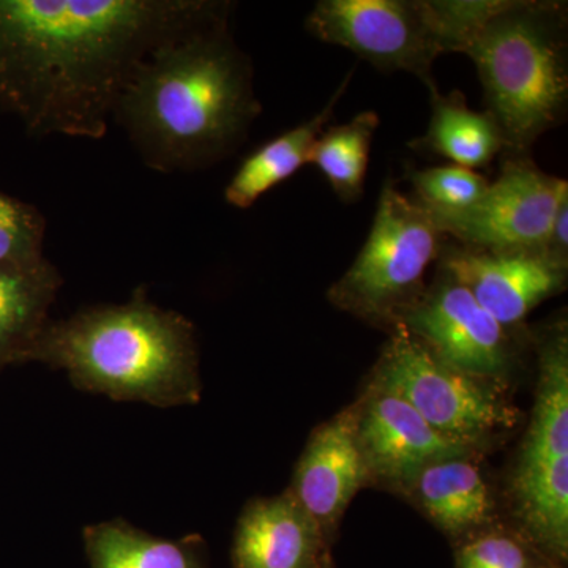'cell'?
I'll return each instance as SVG.
<instances>
[{"mask_svg":"<svg viewBox=\"0 0 568 568\" xmlns=\"http://www.w3.org/2000/svg\"><path fill=\"white\" fill-rule=\"evenodd\" d=\"M457 568H534L540 562L523 537L504 530L470 536L457 549Z\"/></svg>","mask_w":568,"mask_h":568,"instance_id":"obj_23","label":"cell"},{"mask_svg":"<svg viewBox=\"0 0 568 568\" xmlns=\"http://www.w3.org/2000/svg\"><path fill=\"white\" fill-rule=\"evenodd\" d=\"M536 406L517 470L568 462V332L558 323L547 332L538 355Z\"/></svg>","mask_w":568,"mask_h":568,"instance_id":"obj_15","label":"cell"},{"mask_svg":"<svg viewBox=\"0 0 568 568\" xmlns=\"http://www.w3.org/2000/svg\"><path fill=\"white\" fill-rule=\"evenodd\" d=\"M407 178L416 193L414 201L435 213L465 211L484 196L489 185L484 175L457 164L409 170Z\"/></svg>","mask_w":568,"mask_h":568,"instance_id":"obj_21","label":"cell"},{"mask_svg":"<svg viewBox=\"0 0 568 568\" xmlns=\"http://www.w3.org/2000/svg\"><path fill=\"white\" fill-rule=\"evenodd\" d=\"M62 276L47 257L29 264L0 265V366L32 362L50 325V308Z\"/></svg>","mask_w":568,"mask_h":568,"instance_id":"obj_14","label":"cell"},{"mask_svg":"<svg viewBox=\"0 0 568 568\" xmlns=\"http://www.w3.org/2000/svg\"><path fill=\"white\" fill-rule=\"evenodd\" d=\"M320 568H331V567H328L327 559H324V560H323V564H321V567H320Z\"/></svg>","mask_w":568,"mask_h":568,"instance_id":"obj_26","label":"cell"},{"mask_svg":"<svg viewBox=\"0 0 568 568\" xmlns=\"http://www.w3.org/2000/svg\"><path fill=\"white\" fill-rule=\"evenodd\" d=\"M373 384L402 396L437 432L473 447L514 426L517 417L497 390V381L444 364L399 324L384 346Z\"/></svg>","mask_w":568,"mask_h":568,"instance_id":"obj_6","label":"cell"},{"mask_svg":"<svg viewBox=\"0 0 568 568\" xmlns=\"http://www.w3.org/2000/svg\"><path fill=\"white\" fill-rule=\"evenodd\" d=\"M233 11L153 50L115 103L112 121L156 173H194L223 162L263 111L252 59L231 32Z\"/></svg>","mask_w":568,"mask_h":568,"instance_id":"obj_2","label":"cell"},{"mask_svg":"<svg viewBox=\"0 0 568 568\" xmlns=\"http://www.w3.org/2000/svg\"><path fill=\"white\" fill-rule=\"evenodd\" d=\"M47 220L36 207L0 192V265L43 260Z\"/></svg>","mask_w":568,"mask_h":568,"instance_id":"obj_22","label":"cell"},{"mask_svg":"<svg viewBox=\"0 0 568 568\" xmlns=\"http://www.w3.org/2000/svg\"><path fill=\"white\" fill-rule=\"evenodd\" d=\"M432 106L428 130L410 142V149L443 156L473 171L488 166L506 149L495 119L487 111L470 110L465 93L437 92L432 97Z\"/></svg>","mask_w":568,"mask_h":568,"instance_id":"obj_18","label":"cell"},{"mask_svg":"<svg viewBox=\"0 0 568 568\" xmlns=\"http://www.w3.org/2000/svg\"><path fill=\"white\" fill-rule=\"evenodd\" d=\"M476 65L485 111L503 133L506 156H530L534 144L566 121V2L503 0L462 50Z\"/></svg>","mask_w":568,"mask_h":568,"instance_id":"obj_4","label":"cell"},{"mask_svg":"<svg viewBox=\"0 0 568 568\" xmlns=\"http://www.w3.org/2000/svg\"><path fill=\"white\" fill-rule=\"evenodd\" d=\"M91 568H209L204 538L149 536L123 519L88 526L82 532Z\"/></svg>","mask_w":568,"mask_h":568,"instance_id":"obj_19","label":"cell"},{"mask_svg":"<svg viewBox=\"0 0 568 568\" xmlns=\"http://www.w3.org/2000/svg\"><path fill=\"white\" fill-rule=\"evenodd\" d=\"M439 261V271L463 284L506 328L567 286L568 264L544 248L489 252L446 242Z\"/></svg>","mask_w":568,"mask_h":568,"instance_id":"obj_10","label":"cell"},{"mask_svg":"<svg viewBox=\"0 0 568 568\" xmlns=\"http://www.w3.org/2000/svg\"><path fill=\"white\" fill-rule=\"evenodd\" d=\"M353 74L354 70H351L328 103L316 115L265 142L246 156L224 189V200L227 204L246 211L265 193L293 178L308 163L313 144L334 115L336 104L349 88Z\"/></svg>","mask_w":568,"mask_h":568,"instance_id":"obj_17","label":"cell"},{"mask_svg":"<svg viewBox=\"0 0 568 568\" xmlns=\"http://www.w3.org/2000/svg\"><path fill=\"white\" fill-rule=\"evenodd\" d=\"M444 245L446 235L432 213L387 181L368 239L328 298L369 323L395 327L424 294L426 271L439 260Z\"/></svg>","mask_w":568,"mask_h":568,"instance_id":"obj_5","label":"cell"},{"mask_svg":"<svg viewBox=\"0 0 568 568\" xmlns=\"http://www.w3.org/2000/svg\"><path fill=\"white\" fill-rule=\"evenodd\" d=\"M306 31L342 47L381 71H406L439 92L433 67L448 52L432 0H321Z\"/></svg>","mask_w":568,"mask_h":568,"instance_id":"obj_7","label":"cell"},{"mask_svg":"<svg viewBox=\"0 0 568 568\" xmlns=\"http://www.w3.org/2000/svg\"><path fill=\"white\" fill-rule=\"evenodd\" d=\"M325 537L293 493L254 499L235 529L234 568H320Z\"/></svg>","mask_w":568,"mask_h":568,"instance_id":"obj_13","label":"cell"},{"mask_svg":"<svg viewBox=\"0 0 568 568\" xmlns=\"http://www.w3.org/2000/svg\"><path fill=\"white\" fill-rule=\"evenodd\" d=\"M379 115L364 111L353 121L325 130L313 144L308 163L315 164L343 203H355L365 193L369 153Z\"/></svg>","mask_w":568,"mask_h":568,"instance_id":"obj_20","label":"cell"},{"mask_svg":"<svg viewBox=\"0 0 568 568\" xmlns=\"http://www.w3.org/2000/svg\"><path fill=\"white\" fill-rule=\"evenodd\" d=\"M406 488L433 523L450 536H473L491 521V491L469 455L425 466Z\"/></svg>","mask_w":568,"mask_h":568,"instance_id":"obj_16","label":"cell"},{"mask_svg":"<svg viewBox=\"0 0 568 568\" xmlns=\"http://www.w3.org/2000/svg\"><path fill=\"white\" fill-rule=\"evenodd\" d=\"M398 324L439 361L466 375L499 383L510 362L507 328L444 272L402 313Z\"/></svg>","mask_w":568,"mask_h":568,"instance_id":"obj_9","label":"cell"},{"mask_svg":"<svg viewBox=\"0 0 568 568\" xmlns=\"http://www.w3.org/2000/svg\"><path fill=\"white\" fill-rule=\"evenodd\" d=\"M506 159L476 204L459 212L428 211L446 237L489 252L544 248L568 183L544 173L530 156Z\"/></svg>","mask_w":568,"mask_h":568,"instance_id":"obj_8","label":"cell"},{"mask_svg":"<svg viewBox=\"0 0 568 568\" xmlns=\"http://www.w3.org/2000/svg\"><path fill=\"white\" fill-rule=\"evenodd\" d=\"M534 568H559V564L551 562L548 559H541Z\"/></svg>","mask_w":568,"mask_h":568,"instance_id":"obj_25","label":"cell"},{"mask_svg":"<svg viewBox=\"0 0 568 568\" xmlns=\"http://www.w3.org/2000/svg\"><path fill=\"white\" fill-rule=\"evenodd\" d=\"M368 478L357 439V406H351L313 432L290 491L315 518L327 540Z\"/></svg>","mask_w":568,"mask_h":568,"instance_id":"obj_12","label":"cell"},{"mask_svg":"<svg viewBox=\"0 0 568 568\" xmlns=\"http://www.w3.org/2000/svg\"><path fill=\"white\" fill-rule=\"evenodd\" d=\"M559 263L568 264V196L564 197L544 246Z\"/></svg>","mask_w":568,"mask_h":568,"instance_id":"obj_24","label":"cell"},{"mask_svg":"<svg viewBox=\"0 0 568 568\" xmlns=\"http://www.w3.org/2000/svg\"><path fill=\"white\" fill-rule=\"evenodd\" d=\"M32 362L62 369L74 387L115 402L194 405L203 390L194 324L153 304L145 287L125 304L51 321Z\"/></svg>","mask_w":568,"mask_h":568,"instance_id":"obj_3","label":"cell"},{"mask_svg":"<svg viewBox=\"0 0 568 568\" xmlns=\"http://www.w3.org/2000/svg\"><path fill=\"white\" fill-rule=\"evenodd\" d=\"M357 439L369 477L402 488L425 466L474 450L437 432L402 396L375 384L357 405Z\"/></svg>","mask_w":568,"mask_h":568,"instance_id":"obj_11","label":"cell"},{"mask_svg":"<svg viewBox=\"0 0 568 568\" xmlns=\"http://www.w3.org/2000/svg\"><path fill=\"white\" fill-rule=\"evenodd\" d=\"M233 7L224 0H0V110L31 136L102 140L136 67Z\"/></svg>","mask_w":568,"mask_h":568,"instance_id":"obj_1","label":"cell"}]
</instances>
